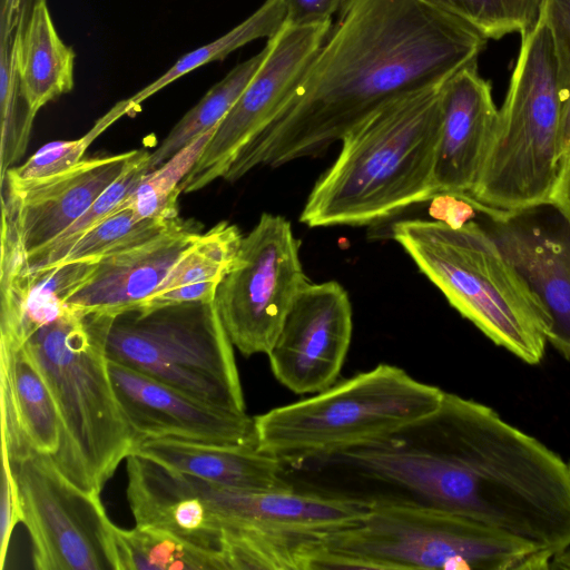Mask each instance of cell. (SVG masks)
I'll return each mask as SVG.
<instances>
[{
  "label": "cell",
  "instance_id": "1",
  "mask_svg": "<svg viewBox=\"0 0 570 570\" xmlns=\"http://www.w3.org/2000/svg\"><path fill=\"white\" fill-rule=\"evenodd\" d=\"M487 42L426 0H348L287 102L223 178L323 154L391 101L476 63Z\"/></svg>",
  "mask_w": 570,
  "mask_h": 570
},
{
  "label": "cell",
  "instance_id": "29",
  "mask_svg": "<svg viewBox=\"0 0 570 570\" xmlns=\"http://www.w3.org/2000/svg\"><path fill=\"white\" fill-rule=\"evenodd\" d=\"M285 19V0H266L253 14L224 36L179 58L163 76L130 97L129 101L136 108L151 95L196 68L223 60L253 40L273 38L283 28Z\"/></svg>",
  "mask_w": 570,
  "mask_h": 570
},
{
  "label": "cell",
  "instance_id": "19",
  "mask_svg": "<svg viewBox=\"0 0 570 570\" xmlns=\"http://www.w3.org/2000/svg\"><path fill=\"white\" fill-rule=\"evenodd\" d=\"M217 515L229 525L327 532L361 519L371 507L296 489L236 491L189 475Z\"/></svg>",
  "mask_w": 570,
  "mask_h": 570
},
{
  "label": "cell",
  "instance_id": "4",
  "mask_svg": "<svg viewBox=\"0 0 570 570\" xmlns=\"http://www.w3.org/2000/svg\"><path fill=\"white\" fill-rule=\"evenodd\" d=\"M391 237L451 306L495 345L528 365L543 360L548 315L482 224L402 219L393 224Z\"/></svg>",
  "mask_w": 570,
  "mask_h": 570
},
{
  "label": "cell",
  "instance_id": "7",
  "mask_svg": "<svg viewBox=\"0 0 570 570\" xmlns=\"http://www.w3.org/2000/svg\"><path fill=\"white\" fill-rule=\"evenodd\" d=\"M443 395L397 366L380 364L255 416L256 448L293 461L362 446L429 415Z\"/></svg>",
  "mask_w": 570,
  "mask_h": 570
},
{
  "label": "cell",
  "instance_id": "8",
  "mask_svg": "<svg viewBox=\"0 0 570 570\" xmlns=\"http://www.w3.org/2000/svg\"><path fill=\"white\" fill-rule=\"evenodd\" d=\"M233 346L215 299L112 314L106 338L109 360L207 404L246 412Z\"/></svg>",
  "mask_w": 570,
  "mask_h": 570
},
{
  "label": "cell",
  "instance_id": "20",
  "mask_svg": "<svg viewBox=\"0 0 570 570\" xmlns=\"http://www.w3.org/2000/svg\"><path fill=\"white\" fill-rule=\"evenodd\" d=\"M1 449L10 461L30 452L53 456L60 425L50 390L23 344L0 341Z\"/></svg>",
  "mask_w": 570,
  "mask_h": 570
},
{
  "label": "cell",
  "instance_id": "10",
  "mask_svg": "<svg viewBox=\"0 0 570 570\" xmlns=\"http://www.w3.org/2000/svg\"><path fill=\"white\" fill-rule=\"evenodd\" d=\"M291 223L269 213L243 237L215 295L223 325L243 355L271 351L293 303L311 283Z\"/></svg>",
  "mask_w": 570,
  "mask_h": 570
},
{
  "label": "cell",
  "instance_id": "12",
  "mask_svg": "<svg viewBox=\"0 0 570 570\" xmlns=\"http://www.w3.org/2000/svg\"><path fill=\"white\" fill-rule=\"evenodd\" d=\"M332 29V21L288 26L269 38L267 55L181 180V193L223 178L243 147L279 112Z\"/></svg>",
  "mask_w": 570,
  "mask_h": 570
},
{
  "label": "cell",
  "instance_id": "25",
  "mask_svg": "<svg viewBox=\"0 0 570 570\" xmlns=\"http://www.w3.org/2000/svg\"><path fill=\"white\" fill-rule=\"evenodd\" d=\"M180 219V217L175 219H144L139 218L127 206L107 217L65 247L47 254L26 257L18 274L66 263L97 262L155 238L175 226Z\"/></svg>",
  "mask_w": 570,
  "mask_h": 570
},
{
  "label": "cell",
  "instance_id": "17",
  "mask_svg": "<svg viewBox=\"0 0 570 570\" xmlns=\"http://www.w3.org/2000/svg\"><path fill=\"white\" fill-rule=\"evenodd\" d=\"M202 225L180 219L155 238L97 261L89 279L67 304L86 311L117 314L145 304L161 286L178 261L189 252Z\"/></svg>",
  "mask_w": 570,
  "mask_h": 570
},
{
  "label": "cell",
  "instance_id": "22",
  "mask_svg": "<svg viewBox=\"0 0 570 570\" xmlns=\"http://www.w3.org/2000/svg\"><path fill=\"white\" fill-rule=\"evenodd\" d=\"M75 51L59 37L47 0H20L17 59L21 95L36 116L73 88Z\"/></svg>",
  "mask_w": 570,
  "mask_h": 570
},
{
  "label": "cell",
  "instance_id": "11",
  "mask_svg": "<svg viewBox=\"0 0 570 570\" xmlns=\"http://www.w3.org/2000/svg\"><path fill=\"white\" fill-rule=\"evenodd\" d=\"M145 151L82 159L42 178L6 176L1 181L0 279L18 274L28 254L56 240Z\"/></svg>",
  "mask_w": 570,
  "mask_h": 570
},
{
  "label": "cell",
  "instance_id": "21",
  "mask_svg": "<svg viewBox=\"0 0 570 570\" xmlns=\"http://www.w3.org/2000/svg\"><path fill=\"white\" fill-rule=\"evenodd\" d=\"M132 452L230 490L294 489L283 475L282 461L255 446H225L160 438L140 443Z\"/></svg>",
  "mask_w": 570,
  "mask_h": 570
},
{
  "label": "cell",
  "instance_id": "3",
  "mask_svg": "<svg viewBox=\"0 0 570 570\" xmlns=\"http://www.w3.org/2000/svg\"><path fill=\"white\" fill-rule=\"evenodd\" d=\"M111 317L67 304L23 343L56 403L60 446L53 463L79 489L99 494L135 449L109 373Z\"/></svg>",
  "mask_w": 570,
  "mask_h": 570
},
{
  "label": "cell",
  "instance_id": "5",
  "mask_svg": "<svg viewBox=\"0 0 570 570\" xmlns=\"http://www.w3.org/2000/svg\"><path fill=\"white\" fill-rule=\"evenodd\" d=\"M322 541L321 569L542 570L552 560L505 532L419 505H373Z\"/></svg>",
  "mask_w": 570,
  "mask_h": 570
},
{
  "label": "cell",
  "instance_id": "13",
  "mask_svg": "<svg viewBox=\"0 0 570 570\" xmlns=\"http://www.w3.org/2000/svg\"><path fill=\"white\" fill-rule=\"evenodd\" d=\"M483 225L540 299L547 342L570 361V218L552 204L520 210L485 207Z\"/></svg>",
  "mask_w": 570,
  "mask_h": 570
},
{
  "label": "cell",
  "instance_id": "27",
  "mask_svg": "<svg viewBox=\"0 0 570 570\" xmlns=\"http://www.w3.org/2000/svg\"><path fill=\"white\" fill-rule=\"evenodd\" d=\"M266 55L267 46L248 60L238 63L215 83L149 154V170L163 165L203 134L217 128L257 72Z\"/></svg>",
  "mask_w": 570,
  "mask_h": 570
},
{
  "label": "cell",
  "instance_id": "28",
  "mask_svg": "<svg viewBox=\"0 0 570 570\" xmlns=\"http://www.w3.org/2000/svg\"><path fill=\"white\" fill-rule=\"evenodd\" d=\"M116 547L118 570H227L222 553L155 528L116 525Z\"/></svg>",
  "mask_w": 570,
  "mask_h": 570
},
{
  "label": "cell",
  "instance_id": "9",
  "mask_svg": "<svg viewBox=\"0 0 570 570\" xmlns=\"http://www.w3.org/2000/svg\"><path fill=\"white\" fill-rule=\"evenodd\" d=\"M10 463L35 569L118 570L116 525L99 493L70 482L51 455L30 452Z\"/></svg>",
  "mask_w": 570,
  "mask_h": 570
},
{
  "label": "cell",
  "instance_id": "18",
  "mask_svg": "<svg viewBox=\"0 0 570 570\" xmlns=\"http://www.w3.org/2000/svg\"><path fill=\"white\" fill-rule=\"evenodd\" d=\"M127 475V500L137 527L159 529L222 553L220 522L188 474L131 452Z\"/></svg>",
  "mask_w": 570,
  "mask_h": 570
},
{
  "label": "cell",
  "instance_id": "6",
  "mask_svg": "<svg viewBox=\"0 0 570 570\" xmlns=\"http://www.w3.org/2000/svg\"><path fill=\"white\" fill-rule=\"evenodd\" d=\"M563 95L554 42L541 19L521 47L471 197L500 210L549 204L561 168Z\"/></svg>",
  "mask_w": 570,
  "mask_h": 570
},
{
  "label": "cell",
  "instance_id": "16",
  "mask_svg": "<svg viewBox=\"0 0 570 570\" xmlns=\"http://www.w3.org/2000/svg\"><path fill=\"white\" fill-rule=\"evenodd\" d=\"M442 121L433 168V193L470 195L483 167L499 109L491 83L466 66L440 87Z\"/></svg>",
  "mask_w": 570,
  "mask_h": 570
},
{
  "label": "cell",
  "instance_id": "31",
  "mask_svg": "<svg viewBox=\"0 0 570 570\" xmlns=\"http://www.w3.org/2000/svg\"><path fill=\"white\" fill-rule=\"evenodd\" d=\"M216 128L208 130L149 171L129 197V207L139 218L175 219L178 216L179 185L197 161Z\"/></svg>",
  "mask_w": 570,
  "mask_h": 570
},
{
  "label": "cell",
  "instance_id": "37",
  "mask_svg": "<svg viewBox=\"0 0 570 570\" xmlns=\"http://www.w3.org/2000/svg\"><path fill=\"white\" fill-rule=\"evenodd\" d=\"M550 569L570 570V548L557 554L552 559Z\"/></svg>",
  "mask_w": 570,
  "mask_h": 570
},
{
  "label": "cell",
  "instance_id": "36",
  "mask_svg": "<svg viewBox=\"0 0 570 570\" xmlns=\"http://www.w3.org/2000/svg\"><path fill=\"white\" fill-rule=\"evenodd\" d=\"M550 204L570 218V158L561 165Z\"/></svg>",
  "mask_w": 570,
  "mask_h": 570
},
{
  "label": "cell",
  "instance_id": "32",
  "mask_svg": "<svg viewBox=\"0 0 570 570\" xmlns=\"http://www.w3.org/2000/svg\"><path fill=\"white\" fill-rule=\"evenodd\" d=\"M135 107L129 99L118 102L99 118L94 127L76 140H58L43 145L26 163L8 169L6 176L16 179L48 177L70 169L82 160L85 151L110 125Z\"/></svg>",
  "mask_w": 570,
  "mask_h": 570
},
{
  "label": "cell",
  "instance_id": "26",
  "mask_svg": "<svg viewBox=\"0 0 570 570\" xmlns=\"http://www.w3.org/2000/svg\"><path fill=\"white\" fill-rule=\"evenodd\" d=\"M20 0H1L0 23V180L23 156L33 116L22 95L17 59V23Z\"/></svg>",
  "mask_w": 570,
  "mask_h": 570
},
{
  "label": "cell",
  "instance_id": "33",
  "mask_svg": "<svg viewBox=\"0 0 570 570\" xmlns=\"http://www.w3.org/2000/svg\"><path fill=\"white\" fill-rule=\"evenodd\" d=\"M542 20L549 27L556 49L563 95L561 165L570 158V0H547Z\"/></svg>",
  "mask_w": 570,
  "mask_h": 570
},
{
  "label": "cell",
  "instance_id": "24",
  "mask_svg": "<svg viewBox=\"0 0 570 570\" xmlns=\"http://www.w3.org/2000/svg\"><path fill=\"white\" fill-rule=\"evenodd\" d=\"M243 237L236 225L228 222L216 224L200 235L157 292L139 307L214 301L218 285L237 256Z\"/></svg>",
  "mask_w": 570,
  "mask_h": 570
},
{
  "label": "cell",
  "instance_id": "38",
  "mask_svg": "<svg viewBox=\"0 0 570 570\" xmlns=\"http://www.w3.org/2000/svg\"><path fill=\"white\" fill-rule=\"evenodd\" d=\"M568 463H569V468H570V462H568Z\"/></svg>",
  "mask_w": 570,
  "mask_h": 570
},
{
  "label": "cell",
  "instance_id": "15",
  "mask_svg": "<svg viewBox=\"0 0 570 570\" xmlns=\"http://www.w3.org/2000/svg\"><path fill=\"white\" fill-rule=\"evenodd\" d=\"M108 365L135 449L147 440L160 438L256 448L254 417L246 412L207 404L109 358Z\"/></svg>",
  "mask_w": 570,
  "mask_h": 570
},
{
  "label": "cell",
  "instance_id": "2",
  "mask_svg": "<svg viewBox=\"0 0 570 570\" xmlns=\"http://www.w3.org/2000/svg\"><path fill=\"white\" fill-rule=\"evenodd\" d=\"M440 87L395 99L347 131L299 222L364 226L429 202L442 121Z\"/></svg>",
  "mask_w": 570,
  "mask_h": 570
},
{
  "label": "cell",
  "instance_id": "14",
  "mask_svg": "<svg viewBox=\"0 0 570 570\" xmlns=\"http://www.w3.org/2000/svg\"><path fill=\"white\" fill-rule=\"evenodd\" d=\"M353 332L347 292L335 282L309 283L296 297L267 353L276 380L295 394L333 385Z\"/></svg>",
  "mask_w": 570,
  "mask_h": 570
},
{
  "label": "cell",
  "instance_id": "30",
  "mask_svg": "<svg viewBox=\"0 0 570 570\" xmlns=\"http://www.w3.org/2000/svg\"><path fill=\"white\" fill-rule=\"evenodd\" d=\"M465 22L489 39L518 32L521 37L535 29L547 0H426Z\"/></svg>",
  "mask_w": 570,
  "mask_h": 570
},
{
  "label": "cell",
  "instance_id": "35",
  "mask_svg": "<svg viewBox=\"0 0 570 570\" xmlns=\"http://www.w3.org/2000/svg\"><path fill=\"white\" fill-rule=\"evenodd\" d=\"M348 0H285L288 26H307L332 21V16Z\"/></svg>",
  "mask_w": 570,
  "mask_h": 570
},
{
  "label": "cell",
  "instance_id": "34",
  "mask_svg": "<svg viewBox=\"0 0 570 570\" xmlns=\"http://www.w3.org/2000/svg\"><path fill=\"white\" fill-rule=\"evenodd\" d=\"M0 491V569H3L12 531L21 522L19 497L12 466L7 452L1 449Z\"/></svg>",
  "mask_w": 570,
  "mask_h": 570
},
{
  "label": "cell",
  "instance_id": "23",
  "mask_svg": "<svg viewBox=\"0 0 570 570\" xmlns=\"http://www.w3.org/2000/svg\"><path fill=\"white\" fill-rule=\"evenodd\" d=\"M97 262L82 261L20 273L0 281V341L23 344L57 318L86 284Z\"/></svg>",
  "mask_w": 570,
  "mask_h": 570
}]
</instances>
